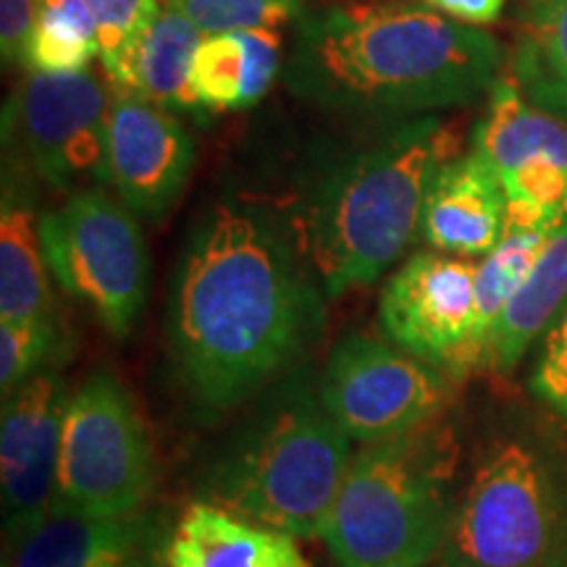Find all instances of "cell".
<instances>
[{"instance_id":"cell-1","label":"cell","mask_w":567,"mask_h":567,"mask_svg":"<svg viewBox=\"0 0 567 567\" xmlns=\"http://www.w3.org/2000/svg\"><path fill=\"white\" fill-rule=\"evenodd\" d=\"M323 289L274 213L218 200L193 224L168 289V363L210 425L300 371L326 326Z\"/></svg>"},{"instance_id":"cell-2","label":"cell","mask_w":567,"mask_h":567,"mask_svg":"<svg viewBox=\"0 0 567 567\" xmlns=\"http://www.w3.org/2000/svg\"><path fill=\"white\" fill-rule=\"evenodd\" d=\"M502 45L425 3H344L297 21L284 82L339 116H429L492 92Z\"/></svg>"},{"instance_id":"cell-3","label":"cell","mask_w":567,"mask_h":567,"mask_svg":"<svg viewBox=\"0 0 567 567\" xmlns=\"http://www.w3.org/2000/svg\"><path fill=\"white\" fill-rule=\"evenodd\" d=\"M450 132L434 116L389 122L318 168L295 234L323 295L368 287L421 226L431 176L450 161Z\"/></svg>"},{"instance_id":"cell-4","label":"cell","mask_w":567,"mask_h":567,"mask_svg":"<svg viewBox=\"0 0 567 567\" xmlns=\"http://www.w3.org/2000/svg\"><path fill=\"white\" fill-rule=\"evenodd\" d=\"M352 439L295 371L266 389L203 476V499L295 538H321L352 463Z\"/></svg>"},{"instance_id":"cell-5","label":"cell","mask_w":567,"mask_h":567,"mask_svg":"<svg viewBox=\"0 0 567 567\" xmlns=\"http://www.w3.org/2000/svg\"><path fill=\"white\" fill-rule=\"evenodd\" d=\"M455 431L442 421L360 444L323 542L339 567H425L439 559L455 509Z\"/></svg>"},{"instance_id":"cell-6","label":"cell","mask_w":567,"mask_h":567,"mask_svg":"<svg viewBox=\"0 0 567 567\" xmlns=\"http://www.w3.org/2000/svg\"><path fill=\"white\" fill-rule=\"evenodd\" d=\"M439 567H567V457L528 423L481 439Z\"/></svg>"},{"instance_id":"cell-7","label":"cell","mask_w":567,"mask_h":567,"mask_svg":"<svg viewBox=\"0 0 567 567\" xmlns=\"http://www.w3.org/2000/svg\"><path fill=\"white\" fill-rule=\"evenodd\" d=\"M158 463L137 402L118 375L95 371L69 394L55 507L92 517L151 507Z\"/></svg>"},{"instance_id":"cell-8","label":"cell","mask_w":567,"mask_h":567,"mask_svg":"<svg viewBox=\"0 0 567 567\" xmlns=\"http://www.w3.org/2000/svg\"><path fill=\"white\" fill-rule=\"evenodd\" d=\"M40 243L53 279L113 339H130L145 313L151 255L137 216L101 187L71 193L40 213Z\"/></svg>"},{"instance_id":"cell-9","label":"cell","mask_w":567,"mask_h":567,"mask_svg":"<svg viewBox=\"0 0 567 567\" xmlns=\"http://www.w3.org/2000/svg\"><path fill=\"white\" fill-rule=\"evenodd\" d=\"M318 394L358 444H375L442 421L455 381L389 339L350 334L329 352Z\"/></svg>"},{"instance_id":"cell-10","label":"cell","mask_w":567,"mask_h":567,"mask_svg":"<svg viewBox=\"0 0 567 567\" xmlns=\"http://www.w3.org/2000/svg\"><path fill=\"white\" fill-rule=\"evenodd\" d=\"M111 95L84 71H32L3 113V137L55 189L103 176Z\"/></svg>"},{"instance_id":"cell-11","label":"cell","mask_w":567,"mask_h":567,"mask_svg":"<svg viewBox=\"0 0 567 567\" xmlns=\"http://www.w3.org/2000/svg\"><path fill=\"white\" fill-rule=\"evenodd\" d=\"M476 271L471 260L444 252L408 258L381 292L384 337L452 381H465L476 323Z\"/></svg>"},{"instance_id":"cell-12","label":"cell","mask_w":567,"mask_h":567,"mask_svg":"<svg viewBox=\"0 0 567 567\" xmlns=\"http://www.w3.org/2000/svg\"><path fill=\"white\" fill-rule=\"evenodd\" d=\"M69 394L61 365H53L3 396L0 484L6 547L30 536L53 513Z\"/></svg>"},{"instance_id":"cell-13","label":"cell","mask_w":567,"mask_h":567,"mask_svg":"<svg viewBox=\"0 0 567 567\" xmlns=\"http://www.w3.org/2000/svg\"><path fill=\"white\" fill-rule=\"evenodd\" d=\"M195 142L174 111L113 87L101 182L134 216L161 221L187 187Z\"/></svg>"},{"instance_id":"cell-14","label":"cell","mask_w":567,"mask_h":567,"mask_svg":"<svg viewBox=\"0 0 567 567\" xmlns=\"http://www.w3.org/2000/svg\"><path fill=\"white\" fill-rule=\"evenodd\" d=\"M172 534L155 507L118 517L53 507L30 536L6 547V567H168Z\"/></svg>"},{"instance_id":"cell-15","label":"cell","mask_w":567,"mask_h":567,"mask_svg":"<svg viewBox=\"0 0 567 567\" xmlns=\"http://www.w3.org/2000/svg\"><path fill=\"white\" fill-rule=\"evenodd\" d=\"M507 229V195L484 153L444 161L431 176L417 234L436 252L481 258L496 250Z\"/></svg>"},{"instance_id":"cell-16","label":"cell","mask_w":567,"mask_h":567,"mask_svg":"<svg viewBox=\"0 0 567 567\" xmlns=\"http://www.w3.org/2000/svg\"><path fill=\"white\" fill-rule=\"evenodd\" d=\"M168 567H313L295 536L197 499L176 520Z\"/></svg>"},{"instance_id":"cell-17","label":"cell","mask_w":567,"mask_h":567,"mask_svg":"<svg viewBox=\"0 0 567 567\" xmlns=\"http://www.w3.org/2000/svg\"><path fill=\"white\" fill-rule=\"evenodd\" d=\"M45 252L40 243V216L32 184L17 166L3 168L0 200V321L55 318Z\"/></svg>"},{"instance_id":"cell-18","label":"cell","mask_w":567,"mask_h":567,"mask_svg":"<svg viewBox=\"0 0 567 567\" xmlns=\"http://www.w3.org/2000/svg\"><path fill=\"white\" fill-rule=\"evenodd\" d=\"M567 302V218L551 231V237L530 268L526 284L517 289L502 316L488 331L478 371L509 373L526 358L555 316Z\"/></svg>"},{"instance_id":"cell-19","label":"cell","mask_w":567,"mask_h":567,"mask_svg":"<svg viewBox=\"0 0 567 567\" xmlns=\"http://www.w3.org/2000/svg\"><path fill=\"white\" fill-rule=\"evenodd\" d=\"M473 145L505 176L536 166L567 168V126L534 109L515 80H496L488 111L473 132Z\"/></svg>"},{"instance_id":"cell-20","label":"cell","mask_w":567,"mask_h":567,"mask_svg":"<svg viewBox=\"0 0 567 567\" xmlns=\"http://www.w3.org/2000/svg\"><path fill=\"white\" fill-rule=\"evenodd\" d=\"M205 34L187 17L163 9L140 40L124 92L166 111L203 113V105L189 87V66Z\"/></svg>"},{"instance_id":"cell-21","label":"cell","mask_w":567,"mask_h":567,"mask_svg":"<svg viewBox=\"0 0 567 567\" xmlns=\"http://www.w3.org/2000/svg\"><path fill=\"white\" fill-rule=\"evenodd\" d=\"M513 74L534 109L567 126V0L526 6Z\"/></svg>"},{"instance_id":"cell-22","label":"cell","mask_w":567,"mask_h":567,"mask_svg":"<svg viewBox=\"0 0 567 567\" xmlns=\"http://www.w3.org/2000/svg\"><path fill=\"white\" fill-rule=\"evenodd\" d=\"M549 237L551 231L544 229H515V226H507L505 237L496 245V250L481 260L476 271V323H473L471 354H467L471 375L478 373L481 352H484V342L494 321L502 316V310L507 308V302L513 300L517 289L526 284L530 268L536 266L538 255H542Z\"/></svg>"},{"instance_id":"cell-23","label":"cell","mask_w":567,"mask_h":567,"mask_svg":"<svg viewBox=\"0 0 567 567\" xmlns=\"http://www.w3.org/2000/svg\"><path fill=\"white\" fill-rule=\"evenodd\" d=\"M101 55L97 24L84 0H38L27 69L84 71Z\"/></svg>"},{"instance_id":"cell-24","label":"cell","mask_w":567,"mask_h":567,"mask_svg":"<svg viewBox=\"0 0 567 567\" xmlns=\"http://www.w3.org/2000/svg\"><path fill=\"white\" fill-rule=\"evenodd\" d=\"M97 24V42L105 74L116 90L130 82V71L140 40L163 11L161 0H84Z\"/></svg>"},{"instance_id":"cell-25","label":"cell","mask_w":567,"mask_h":567,"mask_svg":"<svg viewBox=\"0 0 567 567\" xmlns=\"http://www.w3.org/2000/svg\"><path fill=\"white\" fill-rule=\"evenodd\" d=\"M66 354L69 344L55 318L0 321V392H17L45 368L63 365Z\"/></svg>"},{"instance_id":"cell-26","label":"cell","mask_w":567,"mask_h":567,"mask_svg":"<svg viewBox=\"0 0 567 567\" xmlns=\"http://www.w3.org/2000/svg\"><path fill=\"white\" fill-rule=\"evenodd\" d=\"M189 87L203 111L243 109L245 48L237 32L205 34L189 66Z\"/></svg>"},{"instance_id":"cell-27","label":"cell","mask_w":567,"mask_h":567,"mask_svg":"<svg viewBox=\"0 0 567 567\" xmlns=\"http://www.w3.org/2000/svg\"><path fill=\"white\" fill-rule=\"evenodd\" d=\"M161 6L187 17L203 34L279 30L308 13L305 0H161Z\"/></svg>"},{"instance_id":"cell-28","label":"cell","mask_w":567,"mask_h":567,"mask_svg":"<svg viewBox=\"0 0 567 567\" xmlns=\"http://www.w3.org/2000/svg\"><path fill=\"white\" fill-rule=\"evenodd\" d=\"M528 392L567 431V302L542 334L528 373Z\"/></svg>"},{"instance_id":"cell-29","label":"cell","mask_w":567,"mask_h":567,"mask_svg":"<svg viewBox=\"0 0 567 567\" xmlns=\"http://www.w3.org/2000/svg\"><path fill=\"white\" fill-rule=\"evenodd\" d=\"M237 34L245 48L243 109H252L271 90L276 74H279L281 34L279 30H271V27H264V30H243Z\"/></svg>"},{"instance_id":"cell-30","label":"cell","mask_w":567,"mask_h":567,"mask_svg":"<svg viewBox=\"0 0 567 567\" xmlns=\"http://www.w3.org/2000/svg\"><path fill=\"white\" fill-rule=\"evenodd\" d=\"M38 0H0V53L6 63L27 66Z\"/></svg>"},{"instance_id":"cell-31","label":"cell","mask_w":567,"mask_h":567,"mask_svg":"<svg viewBox=\"0 0 567 567\" xmlns=\"http://www.w3.org/2000/svg\"><path fill=\"white\" fill-rule=\"evenodd\" d=\"M429 9L439 13H446V17L463 21V24H492L496 17L502 13V6L505 0H423Z\"/></svg>"},{"instance_id":"cell-32","label":"cell","mask_w":567,"mask_h":567,"mask_svg":"<svg viewBox=\"0 0 567 567\" xmlns=\"http://www.w3.org/2000/svg\"><path fill=\"white\" fill-rule=\"evenodd\" d=\"M542 3H551V0H528L526 6H542Z\"/></svg>"},{"instance_id":"cell-33","label":"cell","mask_w":567,"mask_h":567,"mask_svg":"<svg viewBox=\"0 0 567 567\" xmlns=\"http://www.w3.org/2000/svg\"><path fill=\"white\" fill-rule=\"evenodd\" d=\"M436 567H439V565H436Z\"/></svg>"}]
</instances>
